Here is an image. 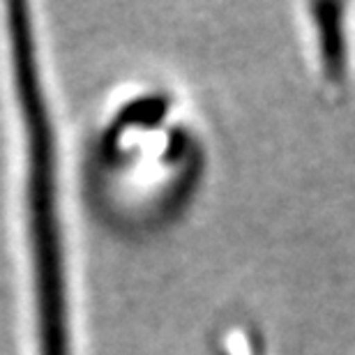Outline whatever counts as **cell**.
<instances>
[{"label":"cell","instance_id":"3957f363","mask_svg":"<svg viewBox=\"0 0 355 355\" xmlns=\"http://www.w3.org/2000/svg\"><path fill=\"white\" fill-rule=\"evenodd\" d=\"M311 35L318 62V76L332 88H342L349 79V33H346V5L311 7Z\"/></svg>","mask_w":355,"mask_h":355},{"label":"cell","instance_id":"7a4b0ae2","mask_svg":"<svg viewBox=\"0 0 355 355\" xmlns=\"http://www.w3.org/2000/svg\"><path fill=\"white\" fill-rule=\"evenodd\" d=\"M203 150L171 90L139 86L106 106L92 139L97 196L113 217L153 226L175 217L194 194Z\"/></svg>","mask_w":355,"mask_h":355},{"label":"cell","instance_id":"277c9868","mask_svg":"<svg viewBox=\"0 0 355 355\" xmlns=\"http://www.w3.org/2000/svg\"><path fill=\"white\" fill-rule=\"evenodd\" d=\"M215 355H270L263 335L247 321H229L215 335Z\"/></svg>","mask_w":355,"mask_h":355},{"label":"cell","instance_id":"6da1fadb","mask_svg":"<svg viewBox=\"0 0 355 355\" xmlns=\"http://www.w3.org/2000/svg\"><path fill=\"white\" fill-rule=\"evenodd\" d=\"M12 74L24 134V245L28 254L33 355H74L65 217L53 116L42 86L28 7L10 5Z\"/></svg>","mask_w":355,"mask_h":355}]
</instances>
